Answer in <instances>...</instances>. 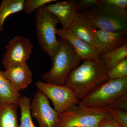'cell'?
I'll use <instances>...</instances> for the list:
<instances>
[{
    "mask_svg": "<svg viewBox=\"0 0 127 127\" xmlns=\"http://www.w3.org/2000/svg\"><path fill=\"white\" fill-rule=\"evenodd\" d=\"M79 105L95 108H117L127 111V77L106 80L80 101Z\"/></svg>",
    "mask_w": 127,
    "mask_h": 127,
    "instance_id": "obj_1",
    "label": "cell"
},
{
    "mask_svg": "<svg viewBox=\"0 0 127 127\" xmlns=\"http://www.w3.org/2000/svg\"><path fill=\"white\" fill-rule=\"evenodd\" d=\"M108 71L101 61L84 60L82 65L70 73L64 85L70 88L80 101L108 79Z\"/></svg>",
    "mask_w": 127,
    "mask_h": 127,
    "instance_id": "obj_2",
    "label": "cell"
},
{
    "mask_svg": "<svg viewBox=\"0 0 127 127\" xmlns=\"http://www.w3.org/2000/svg\"><path fill=\"white\" fill-rule=\"evenodd\" d=\"M59 41L58 50L51 59V68L41 78L45 82L64 86L70 73L78 67L82 60L68 42L62 39Z\"/></svg>",
    "mask_w": 127,
    "mask_h": 127,
    "instance_id": "obj_3",
    "label": "cell"
},
{
    "mask_svg": "<svg viewBox=\"0 0 127 127\" xmlns=\"http://www.w3.org/2000/svg\"><path fill=\"white\" fill-rule=\"evenodd\" d=\"M96 28L110 32H127V10L98 3L81 12Z\"/></svg>",
    "mask_w": 127,
    "mask_h": 127,
    "instance_id": "obj_4",
    "label": "cell"
},
{
    "mask_svg": "<svg viewBox=\"0 0 127 127\" xmlns=\"http://www.w3.org/2000/svg\"><path fill=\"white\" fill-rule=\"evenodd\" d=\"M37 38L40 47L51 59L54 56L59 45L57 38V26L59 22L45 6L35 12Z\"/></svg>",
    "mask_w": 127,
    "mask_h": 127,
    "instance_id": "obj_5",
    "label": "cell"
},
{
    "mask_svg": "<svg viewBox=\"0 0 127 127\" xmlns=\"http://www.w3.org/2000/svg\"><path fill=\"white\" fill-rule=\"evenodd\" d=\"M109 108L73 107L59 114L57 127H98L103 119L109 116Z\"/></svg>",
    "mask_w": 127,
    "mask_h": 127,
    "instance_id": "obj_6",
    "label": "cell"
},
{
    "mask_svg": "<svg viewBox=\"0 0 127 127\" xmlns=\"http://www.w3.org/2000/svg\"><path fill=\"white\" fill-rule=\"evenodd\" d=\"M36 85L39 91L52 101L55 110L61 114L79 105L80 101L68 87L60 86L41 81H37Z\"/></svg>",
    "mask_w": 127,
    "mask_h": 127,
    "instance_id": "obj_7",
    "label": "cell"
},
{
    "mask_svg": "<svg viewBox=\"0 0 127 127\" xmlns=\"http://www.w3.org/2000/svg\"><path fill=\"white\" fill-rule=\"evenodd\" d=\"M5 47L2 63L6 70L26 63L34 48L30 39L21 35L14 36Z\"/></svg>",
    "mask_w": 127,
    "mask_h": 127,
    "instance_id": "obj_8",
    "label": "cell"
},
{
    "mask_svg": "<svg viewBox=\"0 0 127 127\" xmlns=\"http://www.w3.org/2000/svg\"><path fill=\"white\" fill-rule=\"evenodd\" d=\"M30 111L39 127H57L59 114L50 106L48 98L39 90L31 103Z\"/></svg>",
    "mask_w": 127,
    "mask_h": 127,
    "instance_id": "obj_9",
    "label": "cell"
},
{
    "mask_svg": "<svg viewBox=\"0 0 127 127\" xmlns=\"http://www.w3.org/2000/svg\"><path fill=\"white\" fill-rule=\"evenodd\" d=\"M94 39L95 47L101 55L127 43V32H110L96 29Z\"/></svg>",
    "mask_w": 127,
    "mask_h": 127,
    "instance_id": "obj_10",
    "label": "cell"
},
{
    "mask_svg": "<svg viewBox=\"0 0 127 127\" xmlns=\"http://www.w3.org/2000/svg\"><path fill=\"white\" fill-rule=\"evenodd\" d=\"M57 35L61 39L68 42L82 60L88 59L101 62L100 54L94 46L75 36L68 30L63 28L57 29Z\"/></svg>",
    "mask_w": 127,
    "mask_h": 127,
    "instance_id": "obj_11",
    "label": "cell"
},
{
    "mask_svg": "<svg viewBox=\"0 0 127 127\" xmlns=\"http://www.w3.org/2000/svg\"><path fill=\"white\" fill-rule=\"evenodd\" d=\"M77 0L56 1L45 6L48 10L56 17L63 29L68 30L78 12Z\"/></svg>",
    "mask_w": 127,
    "mask_h": 127,
    "instance_id": "obj_12",
    "label": "cell"
},
{
    "mask_svg": "<svg viewBox=\"0 0 127 127\" xmlns=\"http://www.w3.org/2000/svg\"><path fill=\"white\" fill-rule=\"evenodd\" d=\"M96 29L92 22L86 15L82 12H78L67 30L75 36L95 47L94 36Z\"/></svg>",
    "mask_w": 127,
    "mask_h": 127,
    "instance_id": "obj_13",
    "label": "cell"
},
{
    "mask_svg": "<svg viewBox=\"0 0 127 127\" xmlns=\"http://www.w3.org/2000/svg\"><path fill=\"white\" fill-rule=\"evenodd\" d=\"M3 73L17 92L27 88L32 81V72L27 63L9 68Z\"/></svg>",
    "mask_w": 127,
    "mask_h": 127,
    "instance_id": "obj_14",
    "label": "cell"
},
{
    "mask_svg": "<svg viewBox=\"0 0 127 127\" xmlns=\"http://www.w3.org/2000/svg\"><path fill=\"white\" fill-rule=\"evenodd\" d=\"M21 95L15 90L10 82L0 70V102L1 104L18 105Z\"/></svg>",
    "mask_w": 127,
    "mask_h": 127,
    "instance_id": "obj_15",
    "label": "cell"
},
{
    "mask_svg": "<svg viewBox=\"0 0 127 127\" xmlns=\"http://www.w3.org/2000/svg\"><path fill=\"white\" fill-rule=\"evenodd\" d=\"M18 105L1 104L0 127H19L17 109Z\"/></svg>",
    "mask_w": 127,
    "mask_h": 127,
    "instance_id": "obj_16",
    "label": "cell"
},
{
    "mask_svg": "<svg viewBox=\"0 0 127 127\" xmlns=\"http://www.w3.org/2000/svg\"><path fill=\"white\" fill-rule=\"evenodd\" d=\"M25 0H2L0 5V32L4 30L6 18L12 14L23 10Z\"/></svg>",
    "mask_w": 127,
    "mask_h": 127,
    "instance_id": "obj_17",
    "label": "cell"
},
{
    "mask_svg": "<svg viewBox=\"0 0 127 127\" xmlns=\"http://www.w3.org/2000/svg\"><path fill=\"white\" fill-rule=\"evenodd\" d=\"M127 58V43L121 47L100 55V61L108 70Z\"/></svg>",
    "mask_w": 127,
    "mask_h": 127,
    "instance_id": "obj_18",
    "label": "cell"
},
{
    "mask_svg": "<svg viewBox=\"0 0 127 127\" xmlns=\"http://www.w3.org/2000/svg\"><path fill=\"white\" fill-rule=\"evenodd\" d=\"M30 105L31 98L27 97H21L18 104L21 110V123L19 127H36L32 119Z\"/></svg>",
    "mask_w": 127,
    "mask_h": 127,
    "instance_id": "obj_19",
    "label": "cell"
},
{
    "mask_svg": "<svg viewBox=\"0 0 127 127\" xmlns=\"http://www.w3.org/2000/svg\"><path fill=\"white\" fill-rule=\"evenodd\" d=\"M108 79H118L127 77V58L108 71Z\"/></svg>",
    "mask_w": 127,
    "mask_h": 127,
    "instance_id": "obj_20",
    "label": "cell"
},
{
    "mask_svg": "<svg viewBox=\"0 0 127 127\" xmlns=\"http://www.w3.org/2000/svg\"><path fill=\"white\" fill-rule=\"evenodd\" d=\"M56 0H25L23 10L25 14L31 15L34 12L43 6L51 2H56Z\"/></svg>",
    "mask_w": 127,
    "mask_h": 127,
    "instance_id": "obj_21",
    "label": "cell"
},
{
    "mask_svg": "<svg viewBox=\"0 0 127 127\" xmlns=\"http://www.w3.org/2000/svg\"><path fill=\"white\" fill-rule=\"evenodd\" d=\"M109 112L121 127H127V111L117 108H109Z\"/></svg>",
    "mask_w": 127,
    "mask_h": 127,
    "instance_id": "obj_22",
    "label": "cell"
},
{
    "mask_svg": "<svg viewBox=\"0 0 127 127\" xmlns=\"http://www.w3.org/2000/svg\"><path fill=\"white\" fill-rule=\"evenodd\" d=\"M98 3L101 4L111 6L122 10H127V0H99Z\"/></svg>",
    "mask_w": 127,
    "mask_h": 127,
    "instance_id": "obj_23",
    "label": "cell"
},
{
    "mask_svg": "<svg viewBox=\"0 0 127 127\" xmlns=\"http://www.w3.org/2000/svg\"><path fill=\"white\" fill-rule=\"evenodd\" d=\"M99 0H77V5L78 12L86 10L99 2Z\"/></svg>",
    "mask_w": 127,
    "mask_h": 127,
    "instance_id": "obj_24",
    "label": "cell"
},
{
    "mask_svg": "<svg viewBox=\"0 0 127 127\" xmlns=\"http://www.w3.org/2000/svg\"><path fill=\"white\" fill-rule=\"evenodd\" d=\"M98 127H121L110 114L101 121Z\"/></svg>",
    "mask_w": 127,
    "mask_h": 127,
    "instance_id": "obj_25",
    "label": "cell"
},
{
    "mask_svg": "<svg viewBox=\"0 0 127 127\" xmlns=\"http://www.w3.org/2000/svg\"><path fill=\"white\" fill-rule=\"evenodd\" d=\"M1 103L0 102V106Z\"/></svg>",
    "mask_w": 127,
    "mask_h": 127,
    "instance_id": "obj_26",
    "label": "cell"
}]
</instances>
